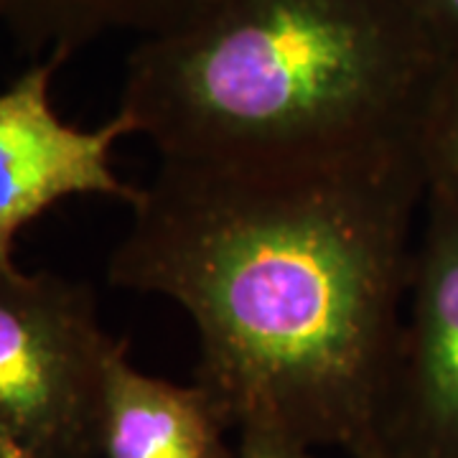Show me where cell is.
Returning a JSON list of instances; mask_svg holds the SVG:
<instances>
[{
	"mask_svg": "<svg viewBox=\"0 0 458 458\" xmlns=\"http://www.w3.org/2000/svg\"><path fill=\"white\" fill-rule=\"evenodd\" d=\"M426 199L415 140L270 161L161 158L107 262L199 336L237 436L390 458L385 397Z\"/></svg>",
	"mask_w": 458,
	"mask_h": 458,
	"instance_id": "1",
	"label": "cell"
},
{
	"mask_svg": "<svg viewBox=\"0 0 458 458\" xmlns=\"http://www.w3.org/2000/svg\"><path fill=\"white\" fill-rule=\"evenodd\" d=\"M441 64L397 0H201L138 41L117 113L161 158L334 156L415 140Z\"/></svg>",
	"mask_w": 458,
	"mask_h": 458,
	"instance_id": "2",
	"label": "cell"
},
{
	"mask_svg": "<svg viewBox=\"0 0 458 458\" xmlns=\"http://www.w3.org/2000/svg\"><path fill=\"white\" fill-rule=\"evenodd\" d=\"M117 344L87 283L0 270V458H98Z\"/></svg>",
	"mask_w": 458,
	"mask_h": 458,
	"instance_id": "3",
	"label": "cell"
},
{
	"mask_svg": "<svg viewBox=\"0 0 458 458\" xmlns=\"http://www.w3.org/2000/svg\"><path fill=\"white\" fill-rule=\"evenodd\" d=\"M382 441L390 458H458V209L428 189Z\"/></svg>",
	"mask_w": 458,
	"mask_h": 458,
	"instance_id": "4",
	"label": "cell"
},
{
	"mask_svg": "<svg viewBox=\"0 0 458 458\" xmlns=\"http://www.w3.org/2000/svg\"><path fill=\"white\" fill-rule=\"evenodd\" d=\"M66 54L36 59L0 92V270L13 262L21 229L69 197H110L128 207L140 186L113 168V148L135 135L132 123L114 113L105 125L77 128L54 110L51 82Z\"/></svg>",
	"mask_w": 458,
	"mask_h": 458,
	"instance_id": "5",
	"label": "cell"
},
{
	"mask_svg": "<svg viewBox=\"0 0 458 458\" xmlns=\"http://www.w3.org/2000/svg\"><path fill=\"white\" fill-rule=\"evenodd\" d=\"M227 433L234 430L199 382L140 372L120 339L102 382L98 458H234Z\"/></svg>",
	"mask_w": 458,
	"mask_h": 458,
	"instance_id": "6",
	"label": "cell"
},
{
	"mask_svg": "<svg viewBox=\"0 0 458 458\" xmlns=\"http://www.w3.org/2000/svg\"><path fill=\"white\" fill-rule=\"evenodd\" d=\"M201 0H0V29L38 59L72 56L114 31L158 33L186 18Z\"/></svg>",
	"mask_w": 458,
	"mask_h": 458,
	"instance_id": "7",
	"label": "cell"
},
{
	"mask_svg": "<svg viewBox=\"0 0 458 458\" xmlns=\"http://www.w3.org/2000/svg\"><path fill=\"white\" fill-rule=\"evenodd\" d=\"M426 189L458 209V62H443L415 128Z\"/></svg>",
	"mask_w": 458,
	"mask_h": 458,
	"instance_id": "8",
	"label": "cell"
},
{
	"mask_svg": "<svg viewBox=\"0 0 458 458\" xmlns=\"http://www.w3.org/2000/svg\"><path fill=\"white\" fill-rule=\"evenodd\" d=\"M441 62H458V0H397Z\"/></svg>",
	"mask_w": 458,
	"mask_h": 458,
	"instance_id": "9",
	"label": "cell"
},
{
	"mask_svg": "<svg viewBox=\"0 0 458 458\" xmlns=\"http://www.w3.org/2000/svg\"><path fill=\"white\" fill-rule=\"evenodd\" d=\"M234 458H321L313 448L301 443L285 441L278 436H262V433H247L237 436V454Z\"/></svg>",
	"mask_w": 458,
	"mask_h": 458,
	"instance_id": "10",
	"label": "cell"
}]
</instances>
